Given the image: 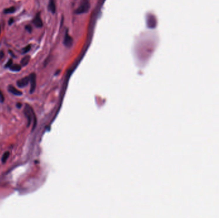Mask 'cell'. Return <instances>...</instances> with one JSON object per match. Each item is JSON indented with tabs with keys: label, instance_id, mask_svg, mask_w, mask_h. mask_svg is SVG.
Instances as JSON below:
<instances>
[{
	"label": "cell",
	"instance_id": "7a4b0ae2",
	"mask_svg": "<svg viewBox=\"0 0 219 218\" xmlns=\"http://www.w3.org/2000/svg\"><path fill=\"white\" fill-rule=\"evenodd\" d=\"M24 113L26 116L27 120H28V127H29L31 124V122L32 121V117L34 118L35 117V113H34L32 108L28 104H26L25 106V110H24Z\"/></svg>",
	"mask_w": 219,
	"mask_h": 218
},
{
	"label": "cell",
	"instance_id": "ba28073f",
	"mask_svg": "<svg viewBox=\"0 0 219 218\" xmlns=\"http://www.w3.org/2000/svg\"><path fill=\"white\" fill-rule=\"evenodd\" d=\"M48 10L52 13H55V12H56L55 0H49Z\"/></svg>",
	"mask_w": 219,
	"mask_h": 218
},
{
	"label": "cell",
	"instance_id": "8992f818",
	"mask_svg": "<svg viewBox=\"0 0 219 218\" xmlns=\"http://www.w3.org/2000/svg\"><path fill=\"white\" fill-rule=\"evenodd\" d=\"M30 82L29 77H25L17 81V85L19 88H24Z\"/></svg>",
	"mask_w": 219,
	"mask_h": 218
},
{
	"label": "cell",
	"instance_id": "6da1fadb",
	"mask_svg": "<svg viewBox=\"0 0 219 218\" xmlns=\"http://www.w3.org/2000/svg\"><path fill=\"white\" fill-rule=\"evenodd\" d=\"M90 8V0H82L80 6L75 11V13L76 14H83L87 13Z\"/></svg>",
	"mask_w": 219,
	"mask_h": 218
},
{
	"label": "cell",
	"instance_id": "ac0fdd59",
	"mask_svg": "<svg viewBox=\"0 0 219 218\" xmlns=\"http://www.w3.org/2000/svg\"><path fill=\"white\" fill-rule=\"evenodd\" d=\"M14 22V20H13V18H10L9 19V21H8V25H12V23Z\"/></svg>",
	"mask_w": 219,
	"mask_h": 218
},
{
	"label": "cell",
	"instance_id": "9c48e42d",
	"mask_svg": "<svg viewBox=\"0 0 219 218\" xmlns=\"http://www.w3.org/2000/svg\"><path fill=\"white\" fill-rule=\"evenodd\" d=\"M9 69L13 72H19L21 70V65L19 64H12L11 66L9 67Z\"/></svg>",
	"mask_w": 219,
	"mask_h": 218
},
{
	"label": "cell",
	"instance_id": "4fadbf2b",
	"mask_svg": "<svg viewBox=\"0 0 219 218\" xmlns=\"http://www.w3.org/2000/svg\"><path fill=\"white\" fill-rule=\"evenodd\" d=\"M30 49H31V45H30V44H29V45L26 46L25 47H24V48L23 49L22 53L23 54H26L27 53H28L30 51Z\"/></svg>",
	"mask_w": 219,
	"mask_h": 218
},
{
	"label": "cell",
	"instance_id": "5b68a950",
	"mask_svg": "<svg viewBox=\"0 0 219 218\" xmlns=\"http://www.w3.org/2000/svg\"><path fill=\"white\" fill-rule=\"evenodd\" d=\"M33 23L37 28H42L43 26V22L40 18V13H37L33 20Z\"/></svg>",
	"mask_w": 219,
	"mask_h": 218
},
{
	"label": "cell",
	"instance_id": "30bf717a",
	"mask_svg": "<svg viewBox=\"0 0 219 218\" xmlns=\"http://www.w3.org/2000/svg\"><path fill=\"white\" fill-rule=\"evenodd\" d=\"M30 60V56H25L21 60V61H20V65H21V66H23V67L26 66L29 63Z\"/></svg>",
	"mask_w": 219,
	"mask_h": 218
},
{
	"label": "cell",
	"instance_id": "9a60e30c",
	"mask_svg": "<svg viewBox=\"0 0 219 218\" xmlns=\"http://www.w3.org/2000/svg\"><path fill=\"white\" fill-rule=\"evenodd\" d=\"M25 29L26 30H27L29 33H31L32 32V27L30 25H26L25 26Z\"/></svg>",
	"mask_w": 219,
	"mask_h": 218
},
{
	"label": "cell",
	"instance_id": "e0dca14e",
	"mask_svg": "<svg viewBox=\"0 0 219 218\" xmlns=\"http://www.w3.org/2000/svg\"><path fill=\"white\" fill-rule=\"evenodd\" d=\"M4 56H5L4 52H3V51H0V61H1L3 58V57H4Z\"/></svg>",
	"mask_w": 219,
	"mask_h": 218
},
{
	"label": "cell",
	"instance_id": "3957f363",
	"mask_svg": "<svg viewBox=\"0 0 219 218\" xmlns=\"http://www.w3.org/2000/svg\"><path fill=\"white\" fill-rule=\"evenodd\" d=\"M30 82V93L33 94L36 88V74L35 73H32L29 76Z\"/></svg>",
	"mask_w": 219,
	"mask_h": 218
},
{
	"label": "cell",
	"instance_id": "277c9868",
	"mask_svg": "<svg viewBox=\"0 0 219 218\" xmlns=\"http://www.w3.org/2000/svg\"><path fill=\"white\" fill-rule=\"evenodd\" d=\"M73 39L69 35V33H68L67 30L64 36V44L65 45V46H66L67 47H70L72 46V45H73Z\"/></svg>",
	"mask_w": 219,
	"mask_h": 218
},
{
	"label": "cell",
	"instance_id": "ffe728a7",
	"mask_svg": "<svg viewBox=\"0 0 219 218\" xmlns=\"http://www.w3.org/2000/svg\"><path fill=\"white\" fill-rule=\"evenodd\" d=\"M0 31H1V27H0Z\"/></svg>",
	"mask_w": 219,
	"mask_h": 218
},
{
	"label": "cell",
	"instance_id": "5bb4252c",
	"mask_svg": "<svg viewBox=\"0 0 219 218\" xmlns=\"http://www.w3.org/2000/svg\"><path fill=\"white\" fill-rule=\"evenodd\" d=\"M12 64H13V60H12V59H9L8 62H7V63H6L5 67L6 68H9L10 66L12 65Z\"/></svg>",
	"mask_w": 219,
	"mask_h": 218
},
{
	"label": "cell",
	"instance_id": "8fae6325",
	"mask_svg": "<svg viewBox=\"0 0 219 218\" xmlns=\"http://www.w3.org/2000/svg\"><path fill=\"white\" fill-rule=\"evenodd\" d=\"M16 8L14 6H11V7L6 8L4 10V13L6 14H8V13H13L16 12Z\"/></svg>",
	"mask_w": 219,
	"mask_h": 218
},
{
	"label": "cell",
	"instance_id": "2e32d148",
	"mask_svg": "<svg viewBox=\"0 0 219 218\" xmlns=\"http://www.w3.org/2000/svg\"><path fill=\"white\" fill-rule=\"evenodd\" d=\"M4 99H5L4 96H3V95L1 91H0V101H1V102H2V103H3V102L4 101Z\"/></svg>",
	"mask_w": 219,
	"mask_h": 218
},
{
	"label": "cell",
	"instance_id": "7c38bea8",
	"mask_svg": "<svg viewBox=\"0 0 219 218\" xmlns=\"http://www.w3.org/2000/svg\"><path fill=\"white\" fill-rule=\"evenodd\" d=\"M9 155H10V152H6L5 153V154L3 155L2 159H1V161H2V162H3V163L6 162V160L8 159Z\"/></svg>",
	"mask_w": 219,
	"mask_h": 218
},
{
	"label": "cell",
	"instance_id": "d6986e66",
	"mask_svg": "<svg viewBox=\"0 0 219 218\" xmlns=\"http://www.w3.org/2000/svg\"><path fill=\"white\" fill-rule=\"evenodd\" d=\"M17 105H18V108H20V107H21V104L18 103V104H17Z\"/></svg>",
	"mask_w": 219,
	"mask_h": 218
},
{
	"label": "cell",
	"instance_id": "52a82bcc",
	"mask_svg": "<svg viewBox=\"0 0 219 218\" xmlns=\"http://www.w3.org/2000/svg\"><path fill=\"white\" fill-rule=\"evenodd\" d=\"M8 90L9 91V92L12 94L13 95H18V96H20V95H22L23 94L21 91L20 90H18L16 88L12 86V85H9L8 87Z\"/></svg>",
	"mask_w": 219,
	"mask_h": 218
}]
</instances>
